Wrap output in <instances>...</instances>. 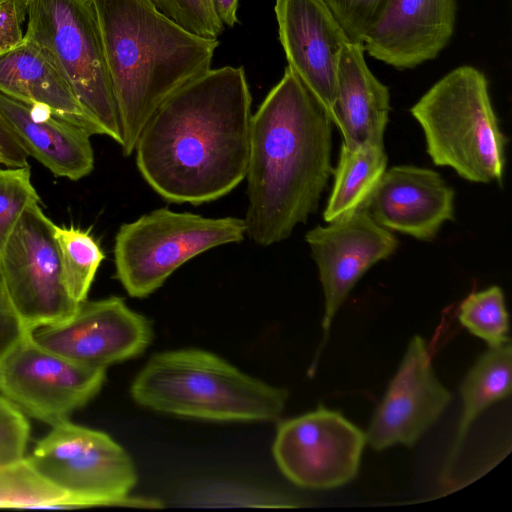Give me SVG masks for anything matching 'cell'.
Here are the masks:
<instances>
[{"label":"cell","mask_w":512,"mask_h":512,"mask_svg":"<svg viewBox=\"0 0 512 512\" xmlns=\"http://www.w3.org/2000/svg\"><path fill=\"white\" fill-rule=\"evenodd\" d=\"M252 96L244 68L209 69L175 90L135 145L145 182L168 202L200 205L246 175Z\"/></svg>","instance_id":"cell-1"},{"label":"cell","mask_w":512,"mask_h":512,"mask_svg":"<svg viewBox=\"0 0 512 512\" xmlns=\"http://www.w3.org/2000/svg\"><path fill=\"white\" fill-rule=\"evenodd\" d=\"M333 125L287 66L251 118L244 222L255 244L284 241L317 210L333 174Z\"/></svg>","instance_id":"cell-2"},{"label":"cell","mask_w":512,"mask_h":512,"mask_svg":"<svg viewBox=\"0 0 512 512\" xmlns=\"http://www.w3.org/2000/svg\"><path fill=\"white\" fill-rule=\"evenodd\" d=\"M118 109L122 153H134L156 109L211 69L218 39L194 34L152 0H93Z\"/></svg>","instance_id":"cell-3"},{"label":"cell","mask_w":512,"mask_h":512,"mask_svg":"<svg viewBox=\"0 0 512 512\" xmlns=\"http://www.w3.org/2000/svg\"><path fill=\"white\" fill-rule=\"evenodd\" d=\"M131 395L155 411L213 421H274L288 398L285 389L200 349L153 355L133 380Z\"/></svg>","instance_id":"cell-4"},{"label":"cell","mask_w":512,"mask_h":512,"mask_svg":"<svg viewBox=\"0 0 512 512\" xmlns=\"http://www.w3.org/2000/svg\"><path fill=\"white\" fill-rule=\"evenodd\" d=\"M437 166L476 183L502 181L505 144L483 72L460 66L438 80L410 109Z\"/></svg>","instance_id":"cell-5"},{"label":"cell","mask_w":512,"mask_h":512,"mask_svg":"<svg viewBox=\"0 0 512 512\" xmlns=\"http://www.w3.org/2000/svg\"><path fill=\"white\" fill-rule=\"evenodd\" d=\"M245 236L242 218L158 208L119 227L113 249L115 277L131 297L144 298L194 257L239 243Z\"/></svg>","instance_id":"cell-6"},{"label":"cell","mask_w":512,"mask_h":512,"mask_svg":"<svg viewBox=\"0 0 512 512\" xmlns=\"http://www.w3.org/2000/svg\"><path fill=\"white\" fill-rule=\"evenodd\" d=\"M24 37L40 46L80 103L121 143L118 109L93 0H25Z\"/></svg>","instance_id":"cell-7"},{"label":"cell","mask_w":512,"mask_h":512,"mask_svg":"<svg viewBox=\"0 0 512 512\" xmlns=\"http://www.w3.org/2000/svg\"><path fill=\"white\" fill-rule=\"evenodd\" d=\"M26 457L45 479L69 494L78 508L156 506L130 497L137 474L127 452L106 433L70 419L52 425Z\"/></svg>","instance_id":"cell-8"},{"label":"cell","mask_w":512,"mask_h":512,"mask_svg":"<svg viewBox=\"0 0 512 512\" xmlns=\"http://www.w3.org/2000/svg\"><path fill=\"white\" fill-rule=\"evenodd\" d=\"M54 226L39 202H34L0 251L8 295L28 332L66 319L79 304L64 284Z\"/></svg>","instance_id":"cell-9"},{"label":"cell","mask_w":512,"mask_h":512,"mask_svg":"<svg viewBox=\"0 0 512 512\" xmlns=\"http://www.w3.org/2000/svg\"><path fill=\"white\" fill-rule=\"evenodd\" d=\"M27 333L0 366V394L50 426L70 419L101 390L106 369L73 362Z\"/></svg>","instance_id":"cell-10"},{"label":"cell","mask_w":512,"mask_h":512,"mask_svg":"<svg viewBox=\"0 0 512 512\" xmlns=\"http://www.w3.org/2000/svg\"><path fill=\"white\" fill-rule=\"evenodd\" d=\"M366 435L336 410L322 405L285 420L273 443L274 459L296 486L331 490L358 474Z\"/></svg>","instance_id":"cell-11"},{"label":"cell","mask_w":512,"mask_h":512,"mask_svg":"<svg viewBox=\"0 0 512 512\" xmlns=\"http://www.w3.org/2000/svg\"><path fill=\"white\" fill-rule=\"evenodd\" d=\"M37 343L73 362L104 368L141 354L152 339L147 318L123 298L84 300L66 319L37 328Z\"/></svg>","instance_id":"cell-12"},{"label":"cell","mask_w":512,"mask_h":512,"mask_svg":"<svg viewBox=\"0 0 512 512\" xmlns=\"http://www.w3.org/2000/svg\"><path fill=\"white\" fill-rule=\"evenodd\" d=\"M305 241L324 292L323 333L312 370L326 346L333 320L353 287L371 266L392 255L399 242L363 208L325 227L316 226L306 233Z\"/></svg>","instance_id":"cell-13"},{"label":"cell","mask_w":512,"mask_h":512,"mask_svg":"<svg viewBox=\"0 0 512 512\" xmlns=\"http://www.w3.org/2000/svg\"><path fill=\"white\" fill-rule=\"evenodd\" d=\"M451 400V393L436 377L425 340L413 336L365 432L367 444L376 451L413 446Z\"/></svg>","instance_id":"cell-14"},{"label":"cell","mask_w":512,"mask_h":512,"mask_svg":"<svg viewBox=\"0 0 512 512\" xmlns=\"http://www.w3.org/2000/svg\"><path fill=\"white\" fill-rule=\"evenodd\" d=\"M274 10L287 66L330 115L340 54L352 41L320 0H276Z\"/></svg>","instance_id":"cell-15"},{"label":"cell","mask_w":512,"mask_h":512,"mask_svg":"<svg viewBox=\"0 0 512 512\" xmlns=\"http://www.w3.org/2000/svg\"><path fill=\"white\" fill-rule=\"evenodd\" d=\"M456 0H386L368 29L369 55L398 70L434 59L449 43Z\"/></svg>","instance_id":"cell-16"},{"label":"cell","mask_w":512,"mask_h":512,"mask_svg":"<svg viewBox=\"0 0 512 512\" xmlns=\"http://www.w3.org/2000/svg\"><path fill=\"white\" fill-rule=\"evenodd\" d=\"M363 209L389 231L430 241L454 218V190L436 171L394 166L384 172Z\"/></svg>","instance_id":"cell-17"},{"label":"cell","mask_w":512,"mask_h":512,"mask_svg":"<svg viewBox=\"0 0 512 512\" xmlns=\"http://www.w3.org/2000/svg\"><path fill=\"white\" fill-rule=\"evenodd\" d=\"M0 115L28 154L54 176L80 180L94 169V152L86 129L0 92Z\"/></svg>","instance_id":"cell-18"},{"label":"cell","mask_w":512,"mask_h":512,"mask_svg":"<svg viewBox=\"0 0 512 512\" xmlns=\"http://www.w3.org/2000/svg\"><path fill=\"white\" fill-rule=\"evenodd\" d=\"M0 92L29 105L44 106L91 135L107 136L51 58L25 37L18 46L0 54Z\"/></svg>","instance_id":"cell-19"},{"label":"cell","mask_w":512,"mask_h":512,"mask_svg":"<svg viewBox=\"0 0 512 512\" xmlns=\"http://www.w3.org/2000/svg\"><path fill=\"white\" fill-rule=\"evenodd\" d=\"M364 46L348 42L343 47L337 71L334 105L330 114L346 146L384 143L390 112V93L369 69Z\"/></svg>","instance_id":"cell-20"},{"label":"cell","mask_w":512,"mask_h":512,"mask_svg":"<svg viewBox=\"0 0 512 512\" xmlns=\"http://www.w3.org/2000/svg\"><path fill=\"white\" fill-rule=\"evenodd\" d=\"M512 349L510 343L489 347L467 372L460 385L462 413L457 432L442 471L451 476L471 425L490 405L511 394Z\"/></svg>","instance_id":"cell-21"},{"label":"cell","mask_w":512,"mask_h":512,"mask_svg":"<svg viewBox=\"0 0 512 512\" xmlns=\"http://www.w3.org/2000/svg\"><path fill=\"white\" fill-rule=\"evenodd\" d=\"M386 166L384 143L342 144L324 220L330 223L363 208Z\"/></svg>","instance_id":"cell-22"},{"label":"cell","mask_w":512,"mask_h":512,"mask_svg":"<svg viewBox=\"0 0 512 512\" xmlns=\"http://www.w3.org/2000/svg\"><path fill=\"white\" fill-rule=\"evenodd\" d=\"M62 276L66 290L77 303L87 299L105 254L90 229L54 226Z\"/></svg>","instance_id":"cell-23"},{"label":"cell","mask_w":512,"mask_h":512,"mask_svg":"<svg viewBox=\"0 0 512 512\" xmlns=\"http://www.w3.org/2000/svg\"><path fill=\"white\" fill-rule=\"evenodd\" d=\"M0 508H78L66 492L45 479L25 457L0 466Z\"/></svg>","instance_id":"cell-24"},{"label":"cell","mask_w":512,"mask_h":512,"mask_svg":"<svg viewBox=\"0 0 512 512\" xmlns=\"http://www.w3.org/2000/svg\"><path fill=\"white\" fill-rule=\"evenodd\" d=\"M459 322L489 347L510 343L509 315L503 291L498 286L469 294L461 303Z\"/></svg>","instance_id":"cell-25"},{"label":"cell","mask_w":512,"mask_h":512,"mask_svg":"<svg viewBox=\"0 0 512 512\" xmlns=\"http://www.w3.org/2000/svg\"><path fill=\"white\" fill-rule=\"evenodd\" d=\"M40 198L29 165L0 168V251L25 209Z\"/></svg>","instance_id":"cell-26"},{"label":"cell","mask_w":512,"mask_h":512,"mask_svg":"<svg viewBox=\"0 0 512 512\" xmlns=\"http://www.w3.org/2000/svg\"><path fill=\"white\" fill-rule=\"evenodd\" d=\"M166 16L199 36L218 39L224 25L215 14L210 0H152Z\"/></svg>","instance_id":"cell-27"},{"label":"cell","mask_w":512,"mask_h":512,"mask_svg":"<svg viewBox=\"0 0 512 512\" xmlns=\"http://www.w3.org/2000/svg\"><path fill=\"white\" fill-rule=\"evenodd\" d=\"M29 439L27 416L0 394V466L24 459Z\"/></svg>","instance_id":"cell-28"},{"label":"cell","mask_w":512,"mask_h":512,"mask_svg":"<svg viewBox=\"0 0 512 512\" xmlns=\"http://www.w3.org/2000/svg\"><path fill=\"white\" fill-rule=\"evenodd\" d=\"M352 42L363 44L365 35L386 0H320Z\"/></svg>","instance_id":"cell-29"},{"label":"cell","mask_w":512,"mask_h":512,"mask_svg":"<svg viewBox=\"0 0 512 512\" xmlns=\"http://www.w3.org/2000/svg\"><path fill=\"white\" fill-rule=\"evenodd\" d=\"M27 333L11 303L0 268V366Z\"/></svg>","instance_id":"cell-30"},{"label":"cell","mask_w":512,"mask_h":512,"mask_svg":"<svg viewBox=\"0 0 512 512\" xmlns=\"http://www.w3.org/2000/svg\"><path fill=\"white\" fill-rule=\"evenodd\" d=\"M26 17L25 0H0V54L23 41L22 23Z\"/></svg>","instance_id":"cell-31"},{"label":"cell","mask_w":512,"mask_h":512,"mask_svg":"<svg viewBox=\"0 0 512 512\" xmlns=\"http://www.w3.org/2000/svg\"><path fill=\"white\" fill-rule=\"evenodd\" d=\"M28 154L0 115V160L7 167L28 165Z\"/></svg>","instance_id":"cell-32"},{"label":"cell","mask_w":512,"mask_h":512,"mask_svg":"<svg viewBox=\"0 0 512 512\" xmlns=\"http://www.w3.org/2000/svg\"><path fill=\"white\" fill-rule=\"evenodd\" d=\"M239 0H210L215 14L224 26L233 27L237 22Z\"/></svg>","instance_id":"cell-33"},{"label":"cell","mask_w":512,"mask_h":512,"mask_svg":"<svg viewBox=\"0 0 512 512\" xmlns=\"http://www.w3.org/2000/svg\"><path fill=\"white\" fill-rule=\"evenodd\" d=\"M0 164H2V163H1V160H0Z\"/></svg>","instance_id":"cell-34"}]
</instances>
